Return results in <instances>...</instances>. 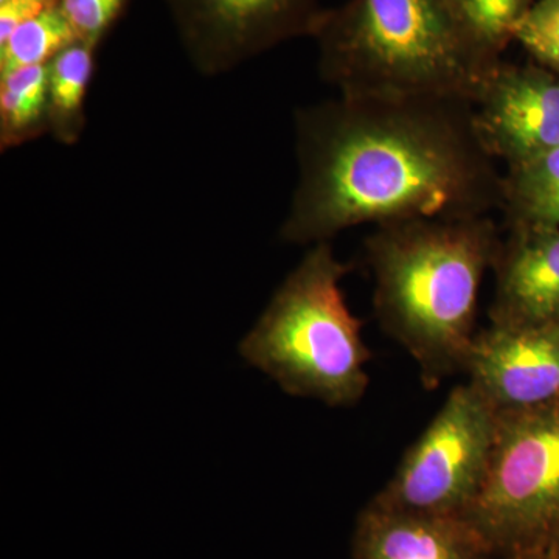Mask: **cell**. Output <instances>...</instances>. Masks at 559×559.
<instances>
[{"mask_svg":"<svg viewBox=\"0 0 559 559\" xmlns=\"http://www.w3.org/2000/svg\"><path fill=\"white\" fill-rule=\"evenodd\" d=\"M294 134L299 178L283 241L314 246L362 224L500 210L503 175L473 103L340 95L297 110Z\"/></svg>","mask_w":559,"mask_h":559,"instance_id":"1","label":"cell"},{"mask_svg":"<svg viewBox=\"0 0 559 559\" xmlns=\"http://www.w3.org/2000/svg\"><path fill=\"white\" fill-rule=\"evenodd\" d=\"M465 371L498 414L557 400L558 330L491 323L474 337Z\"/></svg>","mask_w":559,"mask_h":559,"instance_id":"9","label":"cell"},{"mask_svg":"<svg viewBox=\"0 0 559 559\" xmlns=\"http://www.w3.org/2000/svg\"><path fill=\"white\" fill-rule=\"evenodd\" d=\"M58 0H3L0 2V44L13 35L25 22L35 20Z\"/></svg>","mask_w":559,"mask_h":559,"instance_id":"19","label":"cell"},{"mask_svg":"<svg viewBox=\"0 0 559 559\" xmlns=\"http://www.w3.org/2000/svg\"><path fill=\"white\" fill-rule=\"evenodd\" d=\"M496 430L498 412L479 390L469 382L452 389L371 503L411 513L466 516L487 479Z\"/></svg>","mask_w":559,"mask_h":559,"instance_id":"6","label":"cell"},{"mask_svg":"<svg viewBox=\"0 0 559 559\" xmlns=\"http://www.w3.org/2000/svg\"><path fill=\"white\" fill-rule=\"evenodd\" d=\"M201 75L218 76L297 36H312L319 0H167Z\"/></svg>","mask_w":559,"mask_h":559,"instance_id":"7","label":"cell"},{"mask_svg":"<svg viewBox=\"0 0 559 559\" xmlns=\"http://www.w3.org/2000/svg\"><path fill=\"white\" fill-rule=\"evenodd\" d=\"M49 134V64L0 75V148H20Z\"/></svg>","mask_w":559,"mask_h":559,"instance_id":"14","label":"cell"},{"mask_svg":"<svg viewBox=\"0 0 559 559\" xmlns=\"http://www.w3.org/2000/svg\"><path fill=\"white\" fill-rule=\"evenodd\" d=\"M500 210L507 227L559 229V148L509 168Z\"/></svg>","mask_w":559,"mask_h":559,"instance_id":"12","label":"cell"},{"mask_svg":"<svg viewBox=\"0 0 559 559\" xmlns=\"http://www.w3.org/2000/svg\"><path fill=\"white\" fill-rule=\"evenodd\" d=\"M75 32L55 3L35 20L25 22L7 43L0 44V75L31 66H46L62 50L75 44Z\"/></svg>","mask_w":559,"mask_h":559,"instance_id":"16","label":"cell"},{"mask_svg":"<svg viewBox=\"0 0 559 559\" xmlns=\"http://www.w3.org/2000/svg\"><path fill=\"white\" fill-rule=\"evenodd\" d=\"M60 2L76 38L87 46L97 47L103 35L119 16L124 0H60Z\"/></svg>","mask_w":559,"mask_h":559,"instance_id":"18","label":"cell"},{"mask_svg":"<svg viewBox=\"0 0 559 559\" xmlns=\"http://www.w3.org/2000/svg\"><path fill=\"white\" fill-rule=\"evenodd\" d=\"M538 0H450L463 31L488 60L502 61L518 27Z\"/></svg>","mask_w":559,"mask_h":559,"instance_id":"15","label":"cell"},{"mask_svg":"<svg viewBox=\"0 0 559 559\" xmlns=\"http://www.w3.org/2000/svg\"><path fill=\"white\" fill-rule=\"evenodd\" d=\"M499 246L488 215L390 221L367 238L374 312L426 388L465 371L481 282Z\"/></svg>","mask_w":559,"mask_h":559,"instance_id":"2","label":"cell"},{"mask_svg":"<svg viewBox=\"0 0 559 559\" xmlns=\"http://www.w3.org/2000/svg\"><path fill=\"white\" fill-rule=\"evenodd\" d=\"M500 559H554L547 551H530V554L511 555Z\"/></svg>","mask_w":559,"mask_h":559,"instance_id":"20","label":"cell"},{"mask_svg":"<svg viewBox=\"0 0 559 559\" xmlns=\"http://www.w3.org/2000/svg\"><path fill=\"white\" fill-rule=\"evenodd\" d=\"M514 40L535 62L559 75V0H538L518 27Z\"/></svg>","mask_w":559,"mask_h":559,"instance_id":"17","label":"cell"},{"mask_svg":"<svg viewBox=\"0 0 559 559\" xmlns=\"http://www.w3.org/2000/svg\"><path fill=\"white\" fill-rule=\"evenodd\" d=\"M319 73L352 97L473 103L499 62L476 49L450 0H348L318 28Z\"/></svg>","mask_w":559,"mask_h":559,"instance_id":"3","label":"cell"},{"mask_svg":"<svg viewBox=\"0 0 559 559\" xmlns=\"http://www.w3.org/2000/svg\"><path fill=\"white\" fill-rule=\"evenodd\" d=\"M473 108L485 148L507 168L559 148V75L538 62L500 61Z\"/></svg>","mask_w":559,"mask_h":559,"instance_id":"8","label":"cell"},{"mask_svg":"<svg viewBox=\"0 0 559 559\" xmlns=\"http://www.w3.org/2000/svg\"><path fill=\"white\" fill-rule=\"evenodd\" d=\"M547 554H549L550 557H554V559H559V539L550 547L549 550H547Z\"/></svg>","mask_w":559,"mask_h":559,"instance_id":"21","label":"cell"},{"mask_svg":"<svg viewBox=\"0 0 559 559\" xmlns=\"http://www.w3.org/2000/svg\"><path fill=\"white\" fill-rule=\"evenodd\" d=\"M498 559L559 539V399L500 412L487 479L466 514Z\"/></svg>","mask_w":559,"mask_h":559,"instance_id":"5","label":"cell"},{"mask_svg":"<svg viewBox=\"0 0 559 559\" xmlns=\"http://www.w3.org/2000/svg\"><path fill=\"white\" fill-rule=\"evenodd\" d=\"M353 559H498L465 516H437L369 503L356 521Z\"/></svg>","mask_w":559,"mask_h":559,"instance_id":"11","label":"cell"},{"mask_svg":"<svg viewBox=\"0 0 559 559\" xmlns=\"http://www.w3.org/2000/svg\"><path fill=\"white\" fill-rule=\"evenodd\" d=\"M348 271L330 242L312 246L241 342L242 358L289 395L349 407L369 388L370 352L341 288Z\"/></svg>","mask_w":559,"mask_h":559,"instance_id":"4","label":"cell"},{"mask_svg":"<svg viewBox=\"0 0 559 559\" xmlns=\"http://www.w3.org/2000/svg\"><path fill=\"white\" fill-rule=\"evenodd\" d=\"M555 329H557V330H558V333H559V325L555 326Z\"/></svg>","mask_w":559,"mask_h":559,"instance_id":"22","label":"cell"},{"mask_svg":"<svg viewBox=\"0 0 559 559\" xmlns=\"http://www.w3.org/2000/svg\"><path fill=\"white\" fill-rule=\"evenodd\" d=\"M94 50L76 40L49 62V134L62 145H75L86 127Z\"/></svg>","mask_w":559,"mask_h":559,"instance_id":"13","label":"cell"},{"mask_svg":"<svg viewBox=\"0 0 559 559\" xmlns=\"http://www.w3.org/2000/svg\"><path fill=\"white\" fill-rule=\"evenodd\" d=\"M0 2H3V0H0Z\"/></svg>","mask_w":559,"mask_h":559,"instance_id":"23","label":"cell"},{"mask_svg":"<svg viewBox=\"0 0 559 559\" xmlns=\"http://www.w3.org/2000/svg\"><path fill=\"white\" fill-rule=\"evenodd\" d=\"M509 229L492 264L491 323L535 329L559 325V229Z\"/></svg>","mask_w":559,"mask_h":559,"instance_id":"10","label":"cell"}]
</instances>
